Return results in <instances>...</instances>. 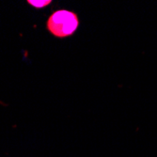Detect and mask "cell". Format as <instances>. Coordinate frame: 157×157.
I'll use <instances>...</instances> for the list:
<instances>
[{"mask_svg":"<svg viewBox=\"0 0 157 157\" xmlns=\"http://www.w3.org/2000/svg\"><path fill=\"white\" fill-rule=\"evenodd\" d=\"M79 20L76 13L67 10H59L52 13L47 20V29L51 34L58 38H66L72 36L77 29Z\"/></svg>","mask_w":157,"mask_h":157,"instance_id":"6da1fadb","label":"cell"},{"mask_svg":"<svg viewBox=\"0 0 157 157\" xmlns=\"http://www.w3.org/2000/svg\"><path fill=\"white\" fill-rule=\"evenodd\" d=\"M27 2L30 5L36 7V8H44V6H47L51 3L50 0H48V1H44V0H42V1H33V0H28Z\"/></svg>","mask_w":157,"mask_h":157,"instance_id":"7a4b0ae2","label":"cell"}]
</instances>
